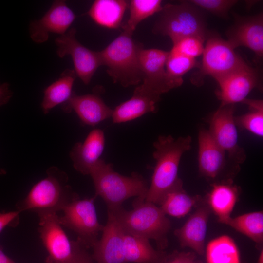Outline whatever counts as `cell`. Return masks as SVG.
<instances>
[{
    "instance_id": "cell-1",
    "label": "cell",
    "mask_w": 263,
    "mask_h": 263,
    "mask_svg": "<svg viewBox=\"0 0 263 263\" xmlns=\"http://www.w3.org/2000/svg\"><path fill=\"white\" fill-rule=\"evenodd\" d=\"M191 143L190 136L174 138L171 135H160L154 142L156 165L145 201L160 205L166 194L182 182L178 176L180 161Z\"/></svg>"
},
{
    "instance_id": "cell-2",
    "label": "cell",
    "mask_w": 263,
    "mask_h": 263,
    "mask_svg": "<svg viewBox=\"0 0 263 263\" xmlns=\"http://www.w3.org/2000/svg\"><path fill=\"white\" fill-rule=\"evenodd\" d=\"M133 209L122 206L108 209L126 234L155 240L162 249L167 245V235L171 222L160 207L138 197L133 202Z\"/></svg>"
},
{
    "instance_id": "cell-3",
    "label": "cell",
    "mask_w": 263,
    "mask_h": 263,
    "mask_svg": "<svg viewBox=\"0 0 263 263\" xmlns=\"http://www.w3.org/2000/svg\"><path fill=\"white\" fill-rule=\"evenodd\" d=\"M96 196L105 202L108 209L122 207L127 199L134 196L145 198L149 187L146 179L137 172L130 176L122 175L113 169V164L100 159L91 170Z\"/></svg>"
},
{
    "instance_id": "cell-4",
    "label": "cell",
    "mask_w": 263,
    "mask_h": 263,
    "mask_svg": "<svg viewBox=\"0 0 263 263\" xmlns=\"http://www.w3.org/2000/svg\"><path fill=\"white\" fill-rule=\"evenodd\" d=\"M132 34L123 32L105 49L99 52L102 65L114 83L124 87L138 85L143 80L139 54L142 45L136 42Z\"/></svg>"
},
{
    "instance_id": "cell-5",
    "label": "cell",
    "mask_w": 263,
    "mask_h": 263,
    "mask_svg": "<svg viewBox=\"0 0 263 263\" xmlns=\"http://www.w3.org/2000/svg\"><path fill=\"white\" fill-rule=\"evenodd\" d=\"M47 177L35 184L26 197L17 205L18 210L56 212L79 197L68 185L67 174L56 167L47 170Z\"/></svg>"
},
{
    "instance_id": "cell-6",
    "label": "cell",
    "mask_w": 263,
    "mask_h": 263,
    "mask_svg": "<svg viewBox=\"0 0 263 263\" xmlns=\"http://www.w3.org/2000/svg\"><path fill=\"white\" fill-rule=\"evenodd\" d=\"M180 1L179 4H167L163 6L153 32L168 36L172 43L189 36L206 38L208 31L202 12L187 0Z\"/></svg>"
},
{
    "instance_id": "cell-7",
    "label": "cell",
    "mask_w": 263,
    "mask_h": 263,
    "mask_svg": "<svg viewBox=\"0 0 263 263\" xmlns=\"http://www.w3.org/2000/svg\"><path fill=\"white\" fill-rule=\"evenodd\" d=\"M205 41L202 63L191 79L194 85L201 86L207 75L216 81L247 64L218 33L208 32Z\"/></svg>"
},
{
    "instance_id": "cell-8",
    "label": "cell",
    "mask_w": 263,
    "mask_h": 263,
    "mask_svg": "<svg viewBox=\"0 0 263 263\" xmlns=\"http://www.w3.org/2000/svg\"><path fill=\"white\" fill-rule=\"evenodd\" d=\"M95 197L75 199L64 207L63 214L59 216L61 225L76 234L77 240L87 249L93 247L104 227L97 219Z\"/></svg>"
},
{
    "instance_id": "cell-9",
    "label": "cell",
    "mask_w": 263,
    "mask_h": 263,
    "mask_svg": "<svg viewBox=\"0 0 263 263\" xmlns=\"http://www.w3.org/2000/svg\"><path fill=\"white\" fill-rule=\"evenodd\" d=\"M38 231L48 256L47 263H63L70 260L75 255L80 243L70 241L61 227L56 212L38 213Z\"/></svg>"
},
{
    "instance_id": "cell-10",
    "label": "cell",
    "mask_w": 263,
    "mask_h": 263,
    "mask_svg": "<svg viewBox=\"0 0 263 263\" xmlns=\"http://www.w3.org/2000/svg\"><path fill=\"white\" fill-rule=\"evenodd\" d=\"M234 112V104L220 105L209 119L208 131L228 158L239 165L244 162L246 156L244 150L238 143Z\"/></svg>"
},
{
    "instance_id": "cell-11",
    "label": "cell",
    "mask_w": 263,
    "mask_h": 263,
    "mask_svg": "<svg viewBox=\"0 0 263 263\" xmlns=\"http://www.w3.org/2000/svg\"><path fill=\"white\" fill-rule=\"evenodd\" d=\"M76 30L72 28L55 40L56 54L60 58L70 55L73 60L74 71L84 83L89 84L98 68L102 65L99 52L92 51L76 39Z\"/></svg>"
},
{
    "instance_id": "cell-12",
    "label": "cell",
    "mask_w": 263,
    "mask_h": 263,
    "mask_svg": "<svg viewBox=\"0 0 263 263\" xmlns=\"http://www.w3.org/2000/svg\"><path fill=\"white\" fill-rule=\"evenodd\" d=\"M169 52L159 49L142 48L139 54L143 73L142 83L133 93L160 97L171 90L166 72V63Z\"/></svg>"
},
{
    "instance_id": "cell-13",
    "label": "cell",
    "mask_w": 263,
    "mask_h": 263,
    "mask_svg": "<svg viewBox=\"0 0 263 263\" xmlns=\"http://www.w3.org/2000/svg\"><path fill=\"white\" fill-rule=\"evenodd\" d=\"M216 81L219 89L215 93L220 105L242 103L253 89L261 88L258 70L248 64Z\"/></svg>"
},
{
    "instance_id": "cell-14",
    "label": "cell",
    "mask_w": 263,
    "mask_h": 263,
    "mask_svg": "<svg viewBox=\"0 0 263 263\" xmlns=\"http://www.w3.org/2000/svg\"><path fill=\"white\" fill-rule=\"evenodd\" d=\"M76 16L64 0L54 1L49 9L39 19L30 22L29 35L37 43L46 42L51 33L64 34Z\"/></svg>"
},
{
    "instance_id": "cell-15",
    "label": "cell",
    "mask_w": 263,
    "mask_h": 263,
    "mask_svg": "<svg viewBox=\"0 0 263 263\" xmlns=\"http://www.w3.org/2000/svg\"><path fill=\"white\" fill-rule=\"evenodd\" d=\"M235 15V22L226 32V40L234 49L248 48L261 59L263 56V14L249 17Z\"/></svg>"
},
{
    "instance_id": "cell-16",
    "label": "cell",
    "mask_w": 263,
    "mask_h": 263,
    "mask_svg": "<svg viewBox=\"0 0 263 263\" xmlns=\"http://www.w3.org/2000/svg\"><path fill=\"white\" fill-rule=\"evenodd\" d=\"M101 238L94 244L93 259L96 263H126L124 252L125 233L108 212L107 222Z\"/></svg>"
},
{
    "instance_id": "cell-17",
    "label": "cell",
    "mask_w": 263,
    "mask_h": 263,
    "mask_svg": "<svg viewBox=\"0 0 263 263\" xmlns=\"http://www.w3.org/2000/svg\"><path fill=\"white\" fill-rule=\"evenodd\" d=\"M198 161L201 175L212 180L220 175L228 163H234L217 143L208 130L204 128L201 129L198 133Z\"/></svg>"
},
{
    "instance_id": "cell-18",
    "label": "cell",
    "mask_w": 263,
    "mask_h": 263,
    "mask_svg": "<svg viewBox=\"0 0 263 263\" xmlns=\"http://www.w3.org/2000/svg\"><path fill=\"white\" fill-rule=\"evenodd\" d=\"M62 109L66 113L75 111L82 123L91 126L111 117L113 113V110L95 92L84 95L73 93L70 98L62 105Z\"/></svg>"
},
{
    "instance_id": "cell-19",
    "label": "cell",
    "mask_w": 263,
    "mask_h": 263,
    "mask_svg": "<svg viewBox=\"0 0 263 263\" xmlns=\"http://www.w3.org/2000/svg\"><path fill=\"white\" fill-rule=\"evenodd\" d=\"M105 144L104 133L100 129L91 131L83 142L76 143L69 153L75 169L83 175H90L100 159Z\"/></svg>"
},
{
    "instance_id": "cell-20",
    "label": "cell",
    "mask_w": 263,
    "mask_h": 263,
    "mask_svg": "<svg viewBox=\"0 0 263 263\" xmlns=\"http://www.w3.org/2000/svg\"><path fill=\"white\" fill-rule=\"evenodd\" d=\"M210 212L209 206L200 207L181 227L174 231V235L182 247H188L199 255L204 254L207 223Z\"/></svg>"
},
{
    "instance_id": "cell-21",
    "label": "cell",
    "mask_w": 263,
    "mask_h": 263,
    "mask_svg": "<svg viewBox=\"0 0 263 263\" xmlns=\"http://www.w3.org/2000/svg\"><path fill=\"white\" fill-rule=\"evenodd\" d=\"M160 97L133 93L132 96L116 106L111 117L114 123L126 122L136 119L148 113L156 111Z\"/></svg>"
},
{
    "instance_id": "cell-22",
    "label": "cell",
    "mask_w": 263,
    "mask_h": 263,
    "mask_svg": "<svg viewBox=\"0 0 263 263\" xmlns=\"http://www.w3.org/2000/svg\"><path fill=\"white\" fill-rule=\"evenodd\" d=\"M239 190L230 182L215 183L208 196L211 210L218 218V221L225 224L237 201Z\"/></svg>"
},
{
    "instance_id": "cell-23",
    "label": "cell",
    "mask_w": 263,
    "mask_h": 263,
    "mask_svg": "<svg viewBox=\"0 0 263 263\" xmlns=\"http://www.w3.org/2000/svg\"><path fill=\"white\" fill-rule=\"evenodd\" d=\"M128 6L129 1L125 0H96L87 14L100 26L117 29Z\"/></svg>"
},
{
    "instance_id": "cell-24",
    "label": "cell",
    "mask_w": 263,
    "mask_h": 263,
    "mask_svg": "<svg viewBox=\"0 0 263 263\" xmlns=\"http://www.w3.org/2000/svg\"><path fill=\"white\" fill-rule=\"evenodd\" d=\"M124 252L126 263H164L169 256L153 248L149 240L125 233Z\"/></svg>"
},
{
    "instance_id": "cell-25",
    "label": "cell",
    "mask_w": 263,
    "mask_h": 263,
    "mask_svg": "<svg viewBox=\"0 0 263 263\" xmlns=\"http://www.w3.org/2000/svg\"><path fill=\"white\" fill-rule=\"evenodd\" d=\"M76 76L74 70L66 69L57 79L44 89L41 103L44 114H47L51 109L58 105L63 104L70 98Z\"/></svg>"
},
{
    "instance_id": "cell-26",
    "label": "cell",
    "mask_w": 263,
    "mask_h": 263,
    "mask_svg": "<svg viewBox=\"0 0 263 263\" xmlns=\"http://www.w3.org/2000/svg\"><path fill=\"white\" fill-rule=\"evenodd\" d=\"M196 202L184 190L182 182L166 194L160 208L165 215L180 218L188 214Z\"/></svg>"
},
{
    "instance_id": "cell-27",
    "label": "cell",
    "mask_w": 263,
    "mask_h": 263,
    "mask_svg": "<svg viewBox=\"0 0 263 263\" xmlns=\"http://www.w3.org/2000/svg\"><path fill=\"white\" fill-rule=\"evenodd\" d=\"M207 263H240L239 251L233 240L227 235L209 242L206 249Z\"/></svg>"
},
{
    "instance_id": "cell-28",
    "label": "cell",
    "mask_w": 263,
    "mask_h": 263,
    "mask_svg": "<svg viewBox=\"0 0 263 263\" xmlns=\"http://www.w3.org/2000/svg\"><path fill=\"white\" fill-rule=\"evenodd\" d=\"M236 231L246 236L256 244L263 241V211L250 212L235 218L230 217L226 222Z\"/></svg>"
},
{
    "instance_id": "cell-29",
    "label": "cell",
    "mask_w": 263,
    "mask_h": 263,
    "mask_svg": "<svg viewBox=\"0 0 263 263\" xmlns=\"http://www.w3.org/2000/svg\"><path fill=\"white\" fill-rule=\"evenodd\" d=\"M200 64L195 58L169 51L166 72L171 90L180 86L183 82V75L192 69L199 68Z\"/></svg>"
},
{
    "instance_id": "cell-30",
    "label": "cell",
    "mask_w": 263,
    "mask_h": 263,
    "mask_svg": "<svg viewBox=\"0 0 263 263\" xmlns=\"http://www.w3.org/2000/svg\"><path fill=\"white\" fill-rule=\"evenodd\" d=\"M248 106L249 111L244 114L235 116L237 126L260 137L263 136V101L245 99L242 102Z\"/></svg>"
},
{
    "instance_id": "cell-31",
    "label": "cell",
    "mask_w": 263,
    "mask_h": 263,
    "mask_svg": "<svg viewBox=\"0 0 263 263\" xmlns=\"http://www.w3.org/2000/svg\"><path fill=\"white\" fill-rule=\"evenodd\" d=\"M130 16L126 23L122 26L123 31L133 34L138 24L156 13L160 12L161 0H132L129 1Z\"/></svg>"
},
{
    "instance_id": "cell-32",
    "label": "cell",
    "mask_w": 263,
    "mask_h": 263,
    "mask_svg": "<svg viewBox=\"0 0 263 263\" xmlns=\"http://www.w3.org/2000/svg\"><path fill=\"white\" fill-rule=\"evenodd\" d=\"M205 40V38L199 36H187L173 43L170 51L196 59L202 55Z\"/></svg>"
},
{
    "instance_id": "cell-33",
    "label": "cell",
    "mask_w": 263,
    "mask_h": 263,
    "mask_svg": "<svg viewBox=\"0 0 263 263\" xmlns=\"http://www.w3.org/2000/svg\"><path fill=\"white\" fill-rule=\"evenodd\" d=\"M198 8L205 9L221 18H227L229 11L237 2L235 0H188Z\"/></svg>"
},
{
    "instance_id": "cell-34",
    "label": "cell",
    "mask_w": 263,
    "mask_h": 263,
    "mask_svg": "<svg viewBox=\"0 0 263 263\" xmlns=\"http://www.w3.org/2000/svg\"><path fill=\"white\" fill-rule=\"evenodd\" d=\"M19 210L0 213V233L7 226H14L19 223Z\"/></svg>"
},
{
    "instance_id": "cell-35",
    "label": "cell",
    "mask_w": 263,
    "mask_h": 263,
    "mask_svg": "<svg viewBox=\"0 0 263 263\" xmlns=\"http://www.w3.org/2000/svg\"><path fill=\"white\" fill-rule=\"evenodd\" d=\"M63 263H94L87 248L80 244L75 255L70 260Z\"/></svg>"
},
{
    "instance_id": "cell-36",
    "label": "cell",
    "mask_w": 263,
    "mask_h": 263,
    "mask_svg": "<svg viewBox=\"0 0 263 263\" xmlns=\"http://www.w3.org/2000/svg\"><path fill=\"white\" fill-rule=\"evenodd\" d=\"M164 263H198L195 261V256L191 252L175 253L169 256Z\"/></svg>"
},
{
    "instance_id": "cell-37",
    "label": "cell",
    "mask_w": 263,
    "mask_h": 263,
    "mask_svg": "<svg viewBox=\"0 0 263 263\" xmlns=\"http://www.w3.org/2000/svg\"><path fill=\"white\" fill-rule=\"evenodd\" d=\"M10 84L5 82L0 84V107L6 104L13 96Z\"/></svg>"
},
{
    "instance_id": "cell-38",
    "label": "cell",
    "mask_w": 263,
    "mask_h": 263,
    "mask_svg": "<svg viewBox=\"0 0 263 263\" xmlns=\"http://www.w3.org/2000/svg\"><path fill=\"white\" fill-rule=\"evenodd\" d=\"M0 263H16L3 251L1 246L0 245Z\"/></svg>"
},
{
    "instance_id": "cell-39",
    "label": "cell",
    "mask_w": 263,
    "mask_h": 263,
    "mask_svg": "<svg viewBox=\"0 0 263 263\" xmlns=\"http://www.w3.org/2000/svg\"><path fill=\"white\" fill-rule=\"evenodd\" d=\"M257 263H263V249L260 252L259 257L257 260Z\"/></svg>"
},
{
    "instance_id": "cell-40",
    "label": "cell",
    "mask_w": 263,
    "mask_h": 263,
    "mask_svg": "<svg viewBox=\"0 0 263 263\" xmlns=\"http://www.w3.org/2000/svg\"><path fill=\"white\" fill-rule=\"evenodd\" d=\"M6 173V171L5 169H0V175H4Z\"/></svg>"
}]
</instances>
